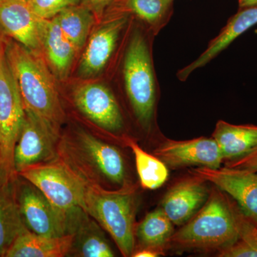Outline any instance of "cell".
I'll use <instances>...</instances> for the list:
<instances>
[{
    "label": "cell",
    "instance_id": "6da1fadb",
    "mask_svg": "<svg viewBox=\"0 0 257 257\" xmlns=\"http://www.w3.org/2000/svg\"><path fill=\"white\" fill-rule=\"evenodd\" d=\"M243 217L234 199L220 189L213 190L202 207L174 232L168 246L220 251L239 239Z\"/></svg>",
    "mask_w": 257,
    "mask_h": 257
},
{
    "label": "cell",
    "instance_id": "7a4b0ae2",
    "mask_svg": "<svg viewBox=\"0 0 257 257\" xmlns=\"http://www.w3.org/2000/svg\"><path fill=\"white\" fill-rule=\"evenodd\" d=\"M155 37L143 25L135 26L130 32L121 65L125 95L135 119L146 132H150L155 122L159 96L152 57Z\"/></svg>",
    "mask_w": 257,
    "mask_h": 257
},
{
    "label": "cell",
    "instance_id": "3957f363",
    "mask_svg": "<svg viewBox=\"0 0 257 257\" xmlns=\"http://www.w3.org/2000/svg\"><path fill=\"white\" fill-rule=\"evenodd\" d=\"M5 55L25 111L60 130L63 109L53 77L44 61L15 41L5 44Z\"/></svg>",
    "mask_w": 257,
    "mask_h": 257
},
{
    "label": "cell",
    "instance_id": "277c9868",
    "mask_svg": "<svg viewBox=\"0 0 257 257\" xmlns=\"http://www.w3.org/2000/svg\"><path fill=\"white\" fill-rule=\"evenodd\" d=\"M57 158L88 185L105 189L106 183L126 187V169L121 151L94 135L78 130L59 141Z\"/></svg>",
    "mask_w": 257,
    "mask_h": 257
},
{
    "label": "cell",
    "instance_id": "5b68a950",
    "mask_svg": "<svg viewBox=\"0 0 257 257\" xmlns=\"http://www.w3.org/2000/svg\"><path fill=\"white\" fill-rule=\"evenodd\" d=\"M136 199L128 186L109 190L88 186L84 211L101 226L124 256H133L135 250Z\"/></svg>",
    "mask_w": 257,
    "mask_h": 257
},
{
    "label": "cell",
    "instance_id": "8992f818",
    "mask_svg": "<svg viewBox=\"0 0 257 257\" xmlns=\"http://www.w3.org/2000/svg\"><path fill=\"white\" fill-rule=\"evenodd\" d=\"M25 116V109L6 55L0 49V185L18 178L14 152Z\"/></svg>",
    "mask_w": 257,
    "mask_h": 257
},
{
    "label": "cell",
    "instance_id": "52a82bcc",
    "mask_svg": "<svg viewBox=\"0 0 257 257\" xmlns=\"http://www.w3.org/2000/svg\"><path fill=\"white\" fill-rule=\"evenodd\" d=\"M18 176L40 189L67 215L84 210L89 185L59 159L30 166L19 172Z\"/></svg>",
    "mask_w": 257,
    "mask_h": 257
},
{
    "label": "cell",
    "instance_id": "ba28073f",
    "mask_svg": "<svg viewBox=\"0 0 257 257\" xmlns=\"http://www.w3.org/2000/svg\"><path fill=\"white\" fill-rule=\"evenodd\" d=\"M16 192L23 220L30 231L56 237L72 234L71 216L56 207L40 189L19 176Z\"/></svg>",
    "mask_w": 257,
    "mask_h": 257
},
{
    "label": "cell",
    "instance_id": "9c48e42d",
    "mask_svg": "<svg viewBox=\"0 0 257 257\" xmlns=\"http://www.w3.org/2000/svg\"><path fill=\"white\" fill-rule=\"evenodd\" d=\"M60 130L25 111L23 126L14 152L17 174L30 166L57 158Z\"/></svg>",
    "mask_w": 257,
    "mask_h": 257
},
{
    "label": "cell",
    "instance_id": "30bf717a",
    "mask_svg": "<svg viewBox=\"0 0 257 257\" xmlns=\"http://www.w3.org/2000/svg\"><path fill=\"white\" fill-rule=\"evenodd\" d=\"M191 172L234 199L246 219L257 226V172L225 166L217 169L199 167Z\"/></svg>",
    "mask_w": 257,
    "mask_h": 257
},
{
    "label": "cell",
    "instance_id": "8fae6325",
    "mask_svg": "<svg viewBox=\"0 0 257 257\" xmlns=\"http://www.w3.org/2000/svg\"><path fill=\"white\" fill-rule=\"evenodd\" d=\"M73 100L79 111L99 127L112 134L124 128L122 113L114 94L101 84H84L74 89Z\"/></svg>",
    "mask_w": 257,
    "mask_h": 257
},
{
    "label": "cell",
    "instance_id": "7c38bea8",
    "mask_svg": "<svg viewBox=\"0 0 257 257\" xmlns=\"http://www.w3.org/2000/svg\"><path fill=\"white\" fill-rule=\"evenodd\" d=\"M46 20L35 14L28 0H0L2 31L34 53L42 48Z\"/></svg>",
    "mask_w": 257,
    "mask_h": 257
},
{
    "label": "cell",
    "instance_id": "4fadbf2b",
    "mask_svg": "<svg viewBox=\"0 0 257 257\" xmlns=\"http://www.w3.org/2000/svg\"><path fill=\"white\" fill-rule=\"evenodd\" d=\"M154 155L173 169L188 166L217 169L224 162L215 140L203 137L186 141L165 140L154 150Z\"/></svg>",
    "mask_w": 257,
    "mask_h": 257
},
{
    "label": "cell",
    "instance_id": "5bb4252c",
    "mask_svg": "<svg viewBox=\"0 0 257 257\" xmlns=\"http://www.w3.org/2000/svg\"><path fill=\"white\" fill-rule=\"evenodd\" d=\"M130 21V17L126 15H111L109 20L92 34L79 64L81 77H95L104 69Z\"/></svg>",
    "mask_w": 257,
    "mask_h": 257
},
{
    "label": "cell",
    "instance_id": "9a60e30c",
    "mask_svg": "<svg viewBox=\"0 0 257 257\" xmlns=\"http://www.w3.org/2000/svg\"><path fill=\"white\" fill-rule=\"evenodd\" d=\"M205 182L193 175L177 182L165 194L160 208L174 225L185 224L207 202L209 193Z\"/></svg>",
    "mask_w": 257,
    "mask_h": 257
},
{
    "label": "cell",
    "instance_id": "2e32d148",
    "mask_svg": "<svg viewBox=\"0 0 257 257\" xmlns=\"http://www.w3.org/2000/svg\"><path fill=\"white\" fill-rule=\"evenodd\" d=\"M257 25V8L239 9L228 20L219 35L213 39L206 49L192 63L177 72V78L182 82L187 80L192 72L207 65L244 32Z\"/></svg>",
    "mask_w": 257,
    "mask_h": 257
},
{
    "label": "cell",
    "instance_id": "e0dca14e",
    "mask_svg": "<svg viewBox=\"0 0 257 257\" xmlns=\"http://www.w3.org/2000/svg\"><path fill=\"white\" fill-rule=\"evenodd\" d=\"M111 15L136 19L156 36L170 22L173 13L170 0H113L107 7Z\"/></svg>",
    "mask_w": 257,
    "mask_h": 257
},
{
    "label": "cell",
    "instance_id": "ac0fdd59",
    "mask_svg": "<svg viewBox=\"0 0 257 257\" xmlns=\"http://www.w3.org/2000/svg\"><path fill=\"white\" fill-rule=\"evenodd\" d=\"M74 234L47 236L35 234L28 229L19 235L5 257H63L68 256Z\"/></svg>",
    "mask_w": 257,
    "mask_h": 257
},
{
    "label": "cell",
    "instance_id": "d6986e66",
    "mask_svg": "<svg viewBox=\"0 0 257 257\" xmlns=\"http://www.w3.org/2000/svg\"><path fill=\"white\" fill-rule=\"evenodd\" d=\"M211 138L219 146L224 162H229L247 155L257 147V126L232 124L219 120Z\"/></svg>",
    "mask_w": 257,
    "mask_h": 257
},
{
    "label": "cell",
    "instance_id": "ffe728a7",
    "mask_svg": "<svg viewBox=\"0 0 257 257\" xmlns=\"http://www.w3.org/2000/svg\"><path fill=\"white\" fill-rule=\"evenodd\" d=\"M74 240L69 254L80 257H112L115 254L101 226L84 210L74 222Z\"/></svg>",
    "mask_w": 257,
    "mask_h": 257
},
{
    "label": "cell",
    "instance_id": "44dd1931",
    "mask_svg": "<svg viewBox=\"0 0 257 257\" xmlns=\"http://www.w3.org/2000/svg\"><path fill=\"white\" fill-rule=\"evenodd\" d=\"M42 48L55 75L61 79H65L77 50L64 35L55 18L45 21Z\"/></svg>",
    "mask_w": 257,
    "mask_h": 257
},
{
    "label": "cell",
    "instance_id": "7402d4cb",
    "mask_svg": "<svg viewBox=\"0 0 257 257\" xmlns=\"http://www.w3.org/2000/svg\"><path fill=\"white\" fill-rule=\"evenodd\" d=\"M16 181L0 185V256H5L16 238L28 229L17 198Z\"/></svg>",
    "mask_w": 257,
    "mask_h": 257
},
{
    "label": "cell",
    "instance_id": "603a6c76",
    "mask_svg": "<svg viewBox=\"0 0 257 257\" xmlns=\"http://www.w3.org/2000/svg\"><path fill=\"white\" fill-rule=\"evenodd\" d=\"M174 232L173 223L161 208H157L137 225L135 240H138L140 248H148L162 254Z\"/></svg>",
    "mask_w": 257,
    "mask_h": 257
},
{
    "label": "cell",
    "instance_id": "cb8c5ba5",
    "mask_svg": "<svg viewBox=\"0 0 257 257\" xmlns=\"http://www.w3.org/2000/svg\"><path fill=\"white\" fill-rule=\"evenodd\" d=\"M125 143L131 149L140 184L143 188L155 190L167 182L169 177L167 166L160 159L147 153L133 139L125 138Z\"/></svg>",
    "mask_w": 257,
    "mask_h": 257
},
{
    "label": "cell",
    "instance_id": "d4e9b609",
    "mask_svg": "<svg viewBox=\"0 0 257 257\" xmlns=\"http://www.w3.org/2000/svg\"><path fill=\"white\" fill-rule=\"evenodd\" d=\"M64 35L77 50L82 48L94 23V13L82 4L69 7L55 17Z\"/></svg>",
    "mask_w": 257,
    "mask_h": 257
},
{
    "label": "cell",
    "instance_id": "484cf974",
    "mask_svg": "<svg viewBox=\"0 0 257 257\" xmlns=\"http://www.w3.org/2000/svg\"><path fill=\"white\" fill-rule=\"evenodd\" d=\"M219 257H257V226L243 218L239 239L218 252Z\"/></svg>",
    "mask_w": 257,
    "mask_h": 257
},
{
    "label": "cell",
    "instance_id": "4316f807",
    "mask_svg": "<svg viewBox=\"0 0 257 257\" xmlns=\"http://www.w3.org/2000/svg\"><path fill=\"white\" fill-rule=\"evenodd\" d=\"M28 3L39 18L51 20L66 8L81 4V0H28Z\"/></svg>",
    "mask_w": 257,
    "mask_h": 257
},
{
    "label": "cell",
    "instance_id": "83f0119b",
    "mask_svg": "<svg viewBox=\"0 0 257 257\" xmlns=\"http://www.w3.org/2000/svg\"><path fill=\"white\" fill-rule=\"evenodd\" d=\"M225 166L231 168L246 169L257 172V147L247 155L236 160L225 162Z\"/></svg>",
    "mask_w": 257,
    "mask_h": 257
},
{
    "label": "cell",
    "instance_id": "f1b7e54d",
    "mask_svg": "<svg viewBox=\"0 0 257 257\" xmlns=\"http://www.w3.org/2000/svg\"><path fill=\"white\" fill-rule=\"evenodd\" d=\"M112 1L113 0H81V4L92 10L94 14L99 16Z\"/></svg>",
    "mask_w": 257,
    "mask_h": 257
},
{
    "label": "cell",
    "instance_id": "f546056e",
    "mask_svg": "<svg viewBox=\"0 0 257 257\" xmlns=\"http://www.w3.org/2000/svg\"><path fill=\"white\" fill-rule=\"evenodd\" d=\"M160 253L154 250L148 249V248H138V250H135L133 257H157L160 256Z\"/></svg>",
    "mask_w": 257,
    "mask_h": 257
},
{
    "label": "cell",
    "instance_id": "4dcf8cb0",
    "mask_svg": "<svg viewBox=\"0 0 257 257\" xmlns=\"http://www.w3.org/2000/svg\"><path fill=\"white\" fill-rule=\"evenodd\" d=\"M239 9L257 8V0H238Z\"/></svg>",
    "mask_w": 257,
    "mask_h": 257
},
{
    "label": "cell",
    "instance_id": "1f68e13d",
    "mask_svg": "<svg viewBox=\"0 0 257 257\" xmlns=\"http://www.w3.org/2000/svg\"><path fill=\"white\" fill-rule=\"evenodd\" d=\"M4 43V41H3V40H1V39H0V49H1L2 46H3V44Z\"/></svg>",
    "mask_w": 257,
    "mask_h": 257
},
{
    "label": "cell",
    "instance_id": "d6a6232c",
    "mask_svg": "<svg viewBox=\"0 0 257 257\" xmlns=\"http://www.w3.org/2000/svg\"><path fill=\"white\" fill-rule=\"evenodd\" d=\"M170 1H172V2H174V0H170Z\"/></svg>",
    "mask_w": 257,
    "mask_h": 257
},
{
    "label": "cell",
    "instance_id": "836d02e7",
    "mask_svg": "<svg viewBox=\"0 0 257 257\" xmlns=\"http://www.w3.org/2000/svg\"></svg>",
    "mask_w": 257,
    "mask_h": 257
}]
</instances>
